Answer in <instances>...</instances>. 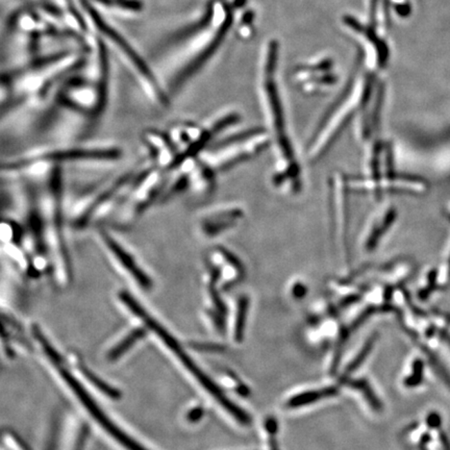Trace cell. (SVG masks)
Segmentation results:
<instances>
[{"instance_id": "6da1fadb", "label": "cell", "mask_w": 450, "mask_h": 450, "mask_svg": "<svg viewBox=\"0 0 450 450\" xmlns=\"http://www.w3.org/2000/svg\"><path fill=\"white\" fill-rule=\"evenodd\" d=\"M278 51V41L272 40L268 45L264 63L261 87L262 113L276 159L271 174L272 186L278 191L293 196L301 191L303 172L295 154L284 100L276 80Z\"/></svg>"}, {"instance_id": "7a4b0ae2", "label": "cell", "mask_w": 450, "mask_h": 450, "mask_svg": "<svg viewBox=\"0 0 450 450\" xmlns=\"http://www.w3.org/2000/svg\"><path fill=\"white\" fill-rule=\"evenodd\" d=\"M39 234L49 267L68 280L70 255L68 249L67 204L64 192V168L59 167L36 183H28Z\"/></svg>"}, {"instance_id": "3957f363", "label": "cell", "mask_w": 450, "mask_h": 450, "mask_svg": "<svg viewBox=\"0 0 450 450\" xmlns=\"http://www.w3.org/2000/svg\"><path fill=\"white\" fill-rule=\"evenodd\" d=\"M82 60L78 53H62L10 67L0 74V121L19 114L38 100Z\"/></svg>"}, {"instance_id": "277c9868", "label": "cell", "mask_w": 450, "mask_h": 450, "mask_svg": "<svg viewBox=\"0 0 450 450\" xmlns=\"http://www.w3.org/2000/svg\"><path fill=\"white\" fill-rule=\"evenodd\" d=\"M142 163L84 189L67 206L69 230L90 233L100 225L109 224L118 210L133 181L141 169Z\"/></svg>"}, {"instance_id": "5b68a950", "label": "cell", "mask_w": 450, "mask_h": 450, "mask_svg": "<svg viewBox=\"0 0 450 450\" xmlns=\"http://www.w3.org/2000/svg\"><path fill=\"white\" fill-rule=\"evenodd\" d=\"M373 82V76L369 74L358 89L356 78L352 76L343 92L320 118L307 142V159L309 163H317L325 156L348 123L368 103L372 97Z\"/></svg>"}, {"instance_id": "8992f818", "label": "cell", "mask_w": 450, "mask_h": 450, "mask_svg": "<svg viewBox=\"0 0 450 450\" xmlns=\"http://www.w3.org/2000/svg\"><path fill=\"white\" fill-rule=\"evenodd\" d=\"M167 173L143 160L135 181L109 224L120 231L133 228L146 212L160 202Z\"/></svg>"}, {"instance_id": "52a82bcc", "label": "cell", "mask_w": 450, "mask_h": 450, "mask_svg": "<svg viewBox=\"0 0 450 450\" xmlns=\"http://www.w3.org/2000/svg\"><path fill=\"white\" fill-rule=\"evenodd\" d=\"M269 146H271V139L265 127H249L221 138L200 159L216 172H220L259 156Z\"/></svg>"}, {"instance_id": "ba28073f", "label": "cell", "mask_w": 450, "mask_h": 450, "mask_svg": "<svg viewBox=\"0 0 450 450\" xmlns=\"http://www.w3.org/2000/svg\"><path fill=\"white\" fill-rule=\"evenodd\" d=\"M121 301H123L125 305H127L129 307V309H131L133 313H135L140 319L143 320L146 324H147L148 327L150 330H154L156 332V336H160L161 340L168 346L169 350L177 357L179 361H181V364L186 367V368L189 370V372L195 377L196 381L204 388V389L208 391V393H210L213 397L216 399V402H218L221 406L224 408V410L228 411L237 421L242 423V424H249L251 423V419L249 417V415L247 414L245 411H243L240 406L235 404L234 402H231L226 395L223 393L222 390L193 362L191 358L186 354L185 350H183V348L179 346V344L177 343V340L169 334L168 332L164 330V328L161 326V324H159L156 320L152 319V316L148 315L145 311H144L143 307H141V305L136 301L135 298H133L132 295H129V293L123 291V292L119 294Z\"/></svg>"}, {"instance_id": "9c48e42d", "label": "cell", "mask_w": 450, "mask_h": 450, "mask_svg": "<svg viewBox=\"0 0 450 450\" xmlns=\"http://www.w3.org/2000/svg\"><path fill=\"white\" fill-rule=\"evenodd\" d=\"M90 234L99 251L117 269L123 272L140 288L144 290L152 288V276L146 271L137 253L119 234L118 230L109 225H100L91 231Z\"/></svg>"}, {"instance_id": "30bf717a", "label": "cell", "mask_w": 450, "mask_h": 450, "mask_svg": "<svg viewBox=\"0 0 450 450\" xmlns=\"http://www.w3.org/2000/svg\"><path fill=\"white\" fill-rule=\"evenodd\" d=\"M348 177L341 172L332 175L330 181V210L334 241L342 253L348 258V233H350V210H348Z\"/></svg>"}, {"instance_id": "8fae6325", "label": "cell", "mask_w": 450, "mask_h": 450, "mask_svg": "<svg viewBox=\"0 0 450 450\" xmlns=\"http://www.w3.org/2000/svg\"><path fill=\"white\" fill-rule=\"evenodd\" d=\"M244 217V208L236 202L215 204L198 216V233L206 239L218 238L237 228Z\"/></svg>"}, {"instance_id": "7c38bea8", "label": "cell", "mask_w": 450, "mask_h": 450, "mask_svg": "<svg viewBox=\"0 0 450 450\" xmlns=\"http://www.w3.org/2000/svg\"><path fill=\"white\" fill-rule=\"evenodd\" d=\"M166 132L179 152V163L199 158L213 140L204 125L194 123H174Z\"/></svg>"}, {"instance_id": "4fadbf2b", "label": "cell", "mask_w": 450, "mask_h": 450, "mask_svg": "<svg viewBox=\"0 0 450 450\" xmlns=\"http://www.w3.org/2000/svg\"><path fill=\"white\" fill-rule=\"evenodd\" d=\"M53 363L60 367V372H61L62 377L67 383V385L69 386L70 389L74 392V394L78 396V399L82 402V404L86 406L87 410L90 412V414L94 417L95 420L102 426V429L105 431H107L111 437L117 440L127 450H147L143 446L139 445L135 440L125 435L120 429H118V426H116V424L113 421L109 420V417L95 404L94 400L87 393L86 390L80 385V383L67 370L61 368V365L59 363Z\"/></svg>"}, {"instance_id": "5bb4252c", "label": "cell", "mask_w": 450, "mask_h": 450, "mask_svg": "<svg viewBox=\"0 0 450 450\" xmlns=\"http://www.w3.org/2000/svg\"><path fill=\"white\" fill-rule=\"evenodd\" d=\"M141 144L147 156L146 160L161 170L167 173L179 165V152L166 131L145 129L141 134Z\"/></svg>"}, {"instance_id": "9a60e30c", "label": "cell", "mask_w": 450, "mask_h": 450, "mask_svg": "<svg viewBox=\"0 0 450 450\" xmlns=\"http://www.w3.org/2000/svg\"><path fill=\"white\" fill-rule=\"evenodd\" d=\"M187 163L190 189L199 197H210L217 187L216 171L199 158L183 161ZM181 164V163H179Z\"/></svg>"}, {"instance_id": "2e32d148", "label": "cell", "mask_w": 450, "mask_h": 450, "mask_svg": "<svg viewBox=\"0 0 450 450\" xmlns=\"http://www.w3.org/2000/svg\"><path fill=\"white\" fill-rule=\"evenodd\" d=\"M397 212L394 206H389L373 217L362 238L363 249L366 253H372L379 246L383 237L395 222Z\"/></svg>"}, {"instance_id": "e0dca14e", "label": "cell", "mask_w": 450, "mask_h": 450, "mask_svg": "<svg viewBox=\"0 0 450 450\" xmlns=\"http://www.w3.org/2000/svg\"><path fill=\"white\" fill-rule=\"evenodd\" d=\"M344 21L350 28H354L357 32L363 33L365 36L368 38V40L375 45L377 48V66L379 68H384L387 64L388 59H389V49L384 41H381L379 37L375 35V28H364L358 20L354 19L352 16H346L344 18Z\"/></svg>"}, {"instance_id": "ac0fdd59", "label": "cell", "mask_w": 450, "mask_h": 450, "mask_svg": "<svg viewBox=\"0 0 450 450\" xmlns=\"http://www.w3.org/2000/svg\"><path fill=\"white\" fill-rule=\"evenodd\" d=\"M338 392H339L338 388L326 387L319 390H314V391L297 394V395L293 396L292 398L288 400L287 406L290 408H299V406H307V404L319 402L323 398L332 397V396L336 395Z\"/></svg>"}, {"instance_id": "d6986e66", "label": "cell", "mask_w": 450, "mask_h": 450, "mask_svg": "<svg viewBox=\"0 0 450 450\" xmlns=\"http://www.w3.org/2000/svg\"><path fill=\"white\" fill-rule=\"evenodd\" d=\"M249 307V299L246 296L240 297L238 300V307H237L238 309H237L236 322H235V339L237 342H241L243 340Z\"/></svg>"}, {"instance_id": "ffe728a7", "label": "cell", "mask_w": 450, "mask_h": 450, "mask_svg": "<svg viewBox=\"0 0 450 450\" xmlns=\"http://www.w3.org/2000/svg\"><path fill=\"white\" fill-rule=\"evenodd\" d=\"M350 385L352 386V387L356 388V389L360 390V391L364 394L367 400H368L369 404H370L375 410H379V408H381V402H379L377 396L373 393L372 389H371L370 386L368 385V381H364V379H357V381H350Z\"/></svg>"}, {"instance_id": "44dd1931", "label": "cell", "mask_w": 450, "mask_h": 450, "mask_svg": "<svg viewBox=\"0 0 450 450\" xmlns=\"http://www.w3.org/2000/svg\"><path fill=\"white\" fill-rule=\"evenodd\" d=\"M373 341H375V336H372V338H370V339L367 341V343L365 344L364 348H363L362 350H361L360 354H359L358 356L356 357V359H354V360L352 361L350 365H348V369H346V375H348V373L354 372V371L357 370V369L361 366V364L364 362L365 359L367 358L369 352H370L371 348H372Z\"/></svg>"}, {"instance_id": "7402d4cb", "label": "cell", "mask_w": 450, "mask_h": 450, "mask_svg": "<svg viewBox=\"0 0 450 450\" xmlns=\"http://www.w3.org/2000/svg\"><path fill=\"white\" fill-rule=\"evenodd\" d=\"M142 334L141 332H134V334H132L131 336L127 338V340H125V341L123 342V343L119 344L117 348H115L114 350H113V352L109 354V358L111 359H116L118 358L119 356H121V354H123V352H125V350H129V348H131L132 345H133L134 343H135L136 340L139 339V338H141Z\"/></svg>"}, {"instance_id": "603a6c76", "label": "cell", "mask_w": 450, "mask_h": 450, "mask_svg": "<svg viewBox=\"0 0 450 450\" xmlns=\"http://www.w3.org/2000/svg\"><path fill=\"white\" fill-rule=\"evenodd\" d=\"M421 371H422V363L420 362V361H417L416 363H415V372L414 375H413L412 377H410V379H408V381H406V385L408 386H413V385H417V384L419 383V381H420L421 379Z\"/></svg>"}, {"instance_id": "cb8c5ba5", "label": "cell", "mask_w": 450, "mask_h": 450, "mask_svg": "<svg viewBox=\"0 0 450 450\" xmlns=\"http://www.w3.org/2000/svg\"><path fill=\"white\" fill-rule=\"evenodd\" d=\"M292 294L295 298H301L307 294V287L303 285V282H295L292 288Z\"/></svg>"}, {"instance_id": "d4e9b609", "label": "cell", "mask_w": 450, "mask_h": 450, "mask_svg": "<svg viewBox=\"0 0 450 450\" xmlns=\"http://www.w3.org/2000/svg\"><path fill=\"white\" fill-rule=\"evenodd\" d=\"M202 416H204L202 408H195L190 411L189 414H188V420L190 422H197L202 418Z\"/></svg>"}, {"instance_id": "484cf974", "label": "cell", "mask_w": 450, "mask_h": 450, "mask_svg": "<svg viewBox=\"0 0 450 450\" xmlns=\"http://www.w3.org/2000/svg\"><path fill=\"white\" fill-rule=\"evenodd\" d=\"M377 3H379V0H371L370 1V24L373 28L377 26Z\"/></svg>"}]
</instances>
